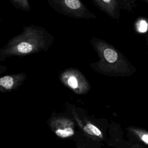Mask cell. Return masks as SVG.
<instances>
[{"mask_svg": "<svg viewBox=\"0 0 148 148\" xmlns=\"http://www.w3.org/2000/svg\"><path fill=\"white\" fill-rule=\"evenodd\" d=\"M54 39V36L42 26H24L21 33L12 38L0 49V61L12 56L23 57L46 51Z\"/></svg>", "mask_w": 148, "mask_h": 148, "instance_id": "1", "label": "cell"}, {"mask_svg": "<svg viewBox=\"0 0 148 148\" xmlns=\"http://www.w3.org/2000/svg\"><path fill=\"white\" fill-rule=\"evenodd\" d=\"M90 43L99 60L91 62L95 72L110 77H127L133 75L136 69L117 48L102 39L92 37Z\"/></svg>", "mask_w": 148, "mask_h": 148, "instance_id": "2", "label": "cell"}, {"mask_svg": "<svg viewBox=\"0 0 148 148\" xmlns=\"http://www.w3.org/2000/svg\"><path fill=\"white\" fill-rule=\"evenodd\" d=\"M50 6L64 16L80 19H96L82 0H47Z\"/></svg>", "mask_w": 148, "mask_h": 148, "instance_id": "3", "label": "cell"}, {"mask_svg": "<svg viewBox=\"0 0 148 148\" xmlns=\"http://www.w3.org/2000/svg\"><path fill=\"white\" fill-rule=\"evenodd\" d=\"M61 83L78 95H84L91 90V85L84 75L77 68L69 67L59 75Z\"/></svg>", "mask_w": 148, "mask_h": 148, "instance_id": "4", "label": "cell"}, {"mask_svg": "<svg viewBox=\"0 0 148 148\" xmlns=\"http://www.w3.org/2000/svg\"><path fill=\"white\" fill-rule=\"evenodd\" d=\"M47 124L51 131L60 139L72 138L76 134L74 119L68 116L53 113Z\"/></svg>", "mask_w": 148, "mask_h": 148, "instance_id": "5", "label": "cell"}, {"mask_svg": "<svg viewBox=\"0 0 148 148\" xmlns=\"http://www.w3.org/2000/svg\"><path fill=\"white\" fill-rule=\"evenodd\" d=\"M72 114L73 119L75 120L77 124L83 131V134L87 136V139H91L96 142H101L103 140V134L97 126L89 120H82L75 110H72Z\"/></svg>", "mask_w": 148, "mask_h": 148, "instance_id": "6", "label": "cell"}, {"mask_svg": "<svg viewBox=\"0 0 148 148\" xmlns=\"http://www.w3.org/2000/svg\"><path fill=\"white\" fill-rule=\"evenodd\" d=\"M27 77L24 72L2 76L0 78V91L6 93L17 89L23 84Z\"/></svg>", "mask_w": 148, "mask_h": 148, "instance_id": "7", "label": "cell"}, {"mask_svg": "<svg viewBox=\"0 0 148 148\" xmlns=\"http://www.w3.org/2000/svg\"><path fill=\"white\" fill-rule=\"evenodd\" d=\"M132 148H148V130L135 126L127 128Z\"/></svg>", "mask_w": 148, "mask_h": 148, "instance_id": "8", "label": "cell"}, {"mask_svg": "<svg viewBox=\"0 0 148 148\" xmlns=\"http://www.w3.org/2000/svg\"><path fill=\"white\" fill-rule=\"evenodd\" d=\"M95 6L112 18L118 20L122 5L120 0H91Z\"/></svg>", "mask_w": 148, "mask_h": 148, "instance_id": "9", "label": "cell"}, {"mask_svg": "<svg viewBox=\"0 0 148 148\" xmlns=\"http://www.w3.org/2000/svg\"><path fill=\"white\" fill-rule=\"evenodd\" d=\"M10 2L17 9L25 12L31 10V6L28 0H9Z\"/></svg>", "mask_w": 148, "mask_h": 148, "instance_id": "10", "label": "cell"}, {"mask_svg": "<svg viewBox=\"0 0 148 148\" xmlns=\"http://www.w3.org/2000/svg\"><path fill=\"white\" fill-rule=\"evenodd\" d=\"M120 1H121L122 8L124 9H126L128 11H131L132 10L134 0H120Z\"/></svg>", "mask_w": 148, "mask_h": 148, "instance_id": "11", "label": "cell"}, {"mask_svg": "<svg viewBox=\"0 0 148 148\" xmlns=\"http://www.w3.org/2000/svg\"><path fill=\"white\" fill-rule=\"evenodd\" d=\"M76 148H93L90 145H88L87 143L83 140H78L76 142Z\"/></svg>", "mask_w": 148, "mask_h": 148, "instance_id": "12", "label": "cell"}, {"mask_svg": "<svg viewBox=\"0 0 148 148\" xmlns=\"http://www.w3.org/2000/svg\"><path fill=\"white\" fill-rule=\"evenodd\" d=\"M146 39H147V46H148V32H147V34H146Z\"/></svg>", "mask_w": 148, "mask_h": 148, "instance_id": "13", "label": "cell"}, {"mask_svg": "<svg viewBox=\"0 0 148 148\" xmlns=\"http://www.w3.org/2000/svg\"><path fill=\"white\" fill-rule=\"evenodd\" d=\"M144 1H146V2H147V3H148V0H144Z\"/></svg>", "mask_w": 148, "mask_h": 148, "instance_id": "14", "label": "cell"}]
</instances>
